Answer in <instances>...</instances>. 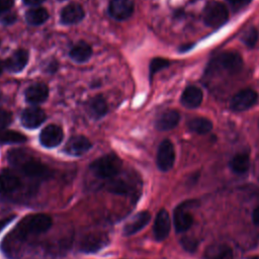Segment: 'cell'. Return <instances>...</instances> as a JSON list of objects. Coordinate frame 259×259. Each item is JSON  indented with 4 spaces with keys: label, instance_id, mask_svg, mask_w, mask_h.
Here are the masks:
<instances>
[{
    "label": "cell",
    "instance_id": "cell-1",
    "mask_svg": "<svg viewBox=\"0 0 259 259\" xmlns=\"http://www.w3.org/2000/svg\"><path fill=\"white\" fill-rule=\"evenodd\" d=\"M9 163L17 167L25 176L33 179H46L52 176L51 169L40 161L28 156L22 150L14 149L8 153Z\"/></svg>",
    "mask_w": 259,
    "mask_h": 259
},
{
    "label": "cell",
    "instance_id": "cell-2",
    "mask_svg": "<svg viewBox=\"0 0 259 259\" xmlns=\"http://www.w3.org/2000/svg\"><path fill=\"white\" fill-rule=\"evenodd\" d=\"M52 218L45 213H33L24 217L11 232L10 237L17 241H25L28 237L37 236L52 227Z\"/></svg>",
    "mask_w": 259,
    "mask_h": 259
},
{
    "label": "cell",
    "instance_id": "cell-3",
    "mask_svg": "<svg viewBox=\"0 0 259 259\" xmlns=\"http://www.w3.org/2000/svg\"><path fill=\"white\" fill-rule=\"evenodd\" d=\"M122 166L121 160L114 154L104 155L90 165V169L93 174L102 179H110L116 176Z\"/></svg>",
    "mask_w": 259,
    "mask_h": 259
},
{
    "label": "cell",
    "instance_id": "cell-4",
    "mask_svg": "<svg viewBox=\"0 0 259 259\" xmlns=\"http://www.w3.org/2000/svg\"><path fill=\"white\" fill-rule=\"evenodd\" d=\"M229 12L225 4L212 1L205 5L202 12V19L209 27H220L228 21Z\"/></svg>",
    "mask_w": 259,
    "mask_h": 259
},
{
    "label": "cell",
    "instance_id": "cell-5",
    "mask_svg": "<svg viewBox=\"0 0 259 259\" xmlns=\"http://www.w3.org/2000/svg\"><path fill=\"white\" fill-rule=\"evenodd\" d=\"M258 99V94L251 88H245L238 91L231 99L230 107L234 111H244L252 107Z\"/></svg>",
    "mask_w": 259,
    "mask_h": 259
},
{
    "label": "cell",
    "instance_id": "cell-6",
    "mask_svg": "<svg viewBox=\"0 0 259 259\" xmlns=\"http://www.w3.org/2000/svg\"><path fill=\"white\" fill-rule=\"evenodd\" d=\"M175 162V151L174 146L169 140H164L157 152V166L158 168L163 171H169Z\"/></svg>",
    "mask_w": 259,
    "mask_h": 259
},
{
    "label": "cell",
    "instance_id": "cell-7",
    "mask_svg": "<svg viewBox=\"0 0 259 259\" xmlns=\"http://www.w3.org/2000/svg\"><path fill=\"white\" fill-rule=\"evenodd\" d=\"M108 244V237L103 233H91L80 241V250L84 253H95Z\"/></svg>",
    "mask_w": 259,
    "mask_h": 259
},
{
    "label": "cell",
    "instance_id": "cell-8",
    "mask_svg": "<svg viewBox=\"0 0 259 259\" xmlns=\"http://www.w3.org/2000/svg\"><path fill=\"white\" fill-rule=\"evenodd\" d=\"M217 64L229 73L235 74L242 70L243 59L237 52H224L218 56Z\"/></svg>",
    "mask_w": 259,
    "mask_h": 259
},
{
    "label": "cell",
    "instance_id": "cell-9",
    "mask_svg": "<svg viewBox=\"0 0 259 259\" xmlns=\"http://www.w3.org/2000/svg\"><path fill=\"white\" fill-rule=\"evenodd\" d=\"M64 138V133L61 126L57 124L47 125L39 135L40 144L46 148H55L61 144Z\"/></svg>",
    "mask_w": 259,
    "mask_h": 259
},
{
    "label": "cell",
    "instance_id": "cell-10",
    "mask_svg": "<svg viewBox=\"0 0 259 259\" xmlns=\"http://www.w3.org/2000/svg\"><path fill=\"white\" fill-rule=\"evenodd\" d=\"M134 12V3L131 0H111L108 5L109 15L116 20H125Z\"/></svg>",
    "mask_w": 259,
    "mask_h": 259
},
{
    "label": "cell",
    "instance_id": "cell-11",
    "mask_svg": "<svg viewBox=\"0 0 259 259\" xmlns=\"http://www.w3.org/2000/svg\"><path fill=\"white\" fill-rule=\"evenodd\" d=\"M173 223L177 233H184L192 226L193 218L188 211L186 203H182L175 208L173 213Z\"/></svg>",
    "mask_w": 259,
    "mask_h": 259
},
{
    "label": "cell",
    "instance_id": "cell-12",
    "mask_svg": "<svg viewBox=\"0 0 259 259\" xmlns=\"http://www.w3.org/2000/svg\"><path fill=\"white\" fill-rule=\"evenodd\" d=\"M171 229V221L169 213L166 209H161L155 219L154 223V236L157 241H163L165 240L170 232Z\"/></svg>",
    "mask_w": 259,
    "mask_h": 259
},
{
    "label": "cell",
    "instance_id": "cell-13",
    "mask_svg": "<svg viewBox=\"0 0 259 259\" xmlns=\"http://www.w3.org/2000/svg\"><path fill=\"white\" fill-rule=\"evenodd\" d=\"M151 221V213L147 210L140 211L135 214L123 227L122 234L124 236H132L142 229H144Z\"/></svg>",
    "mask_w": 259,
    "mask_h": 259
},
{
    "label": "cell",
    "instance_id": "cell-14",
    "mask_svg": "<svg viewBox=\"0 0 259 259\" xmlns=\"http://www.w3.org/2000/svg\"><path fill=\"white\" fill-rule=\"evenodd\" d=\"M45 120L46 113L39 107H28L21 113V123L27 128L38 127Z\"/></svg>",
    "mask_w": 259,
    "mask_h": 259
},
{
    "label": "cell",
    "instance_id": "cell-15",
    "mask_svg": "<svg viewBox=\"0 0 259 259\" xmlns=\"http://www.w3.org/2000/svg\"><path fill=\"white\" fill-rule=\"evenodd\" d=\"M85 16V12L78 3H71L65 6L61 11V22L66 25L76 24L80 22Z\"/></svg>",
    "mask_w": 259,
    "mask_h": 259
},
{
    "label": "cell",
    "instance_id": "cell-16",
    "mask_svg": "<svg viewBox=\"0 0 259 259\" xmlns=\"http://www.w3.org/2000/svg\"><path fill=\"white\" fill-rule=\"evenodd\" d=\"M90 141L84 136L72 137L65 146V152L72 156H81L87 153L91 148Z\"/></svg>",
    "mask_w": 259,
    "mask_h": 259
},
{
    "label": "cell",
    "instance_id": "cell-17",
    "mask_svg": "<svg viewBox=\"0 0 259 259\" xmlns=\"http://www.w3.org/2000/svg\"><path fill=\"white\" fill-rule=\"evenodd\" d=\"M20 186L17 175L10 169H3L0 172V194L7 195Z\"/></svg>",
    "mask_w": 259,
    "mask_h": 259
},
{
    "label": "cell",
    "instance_id": "cell-18",
    "mask_svg": "<svg viewBox=\"0 0 259 259\" xmlns=\"http://www.w3.org/2000/svg\"><path fill=\"white\" fill-rule=\"evenodd\" d=\"M25 100L30 104H38L47 100L49 96V88L44 83H35L25 90Z\"/></svg>",
    "mask_w": 259,
    "mask_h": 259
},
{
    "label": "cell",
    "instance_id": "cell-19",
    "mask_svg": "<svg viewBox=\"0 0 259 259\" xmlns=\"http://www.w3.org/2000/svg\"><path fill=\"white\" fill-rule=\"evenodd\" d=\"M28 61V52L23 49L15 51L5 62V68L12 73H18L23 70Z\"/></svg>",
    "mask_w": 259,
    "mask_h": 259
},
{
    "label": "cell",
    "instance_id": "cell-20",
    "mask_svg": "<svg viewBox=\"0 0 259 259\" xmlns=\"http://www.w3.org/2000/svg\"><path fill=\"white\" fill-rule=\"evenodd\" d=\"M203 259H234L233 250L227 244H211L204 250Z\"/></svg>",
    "mask_w": 259,
    "mask_h": 259
},
{
    "label": "cell",
    "instance_id": "cell-21",
    "mask_svg": "<svg viewBox=\"0 0 259 259\" xmlns=\"http://www.w3.org/2000/svg\"><path fill=\"white\" fill-rule=\"evenodd\" d=\"M203 99L201 89L196 86H188L184 89L181 95V103L187 108H195L199 106Z\"/></svg>",
    "mask_w": 259,
    "mask_h": 259
},
{
    "label": "cell",
    "instance_id": "cell-22",
    "mask_svg": "<svg viewBox=\"0 0 259 259\" xmlns=\"http://www.w3.org/2000/svg\"><path fill=\"white\" fill-rule=\"evenodd\" d=\"M180 120V114L177 110L169 109L164 111L156 120V128L159 131H169L174 128Z\"/></svg>",
    "mask_w": 259,
    "mask_h": 259
},
{
    "label": "cell",
    "instance_id": "cell-23",
    "mask_svg": "<svg viewBox=\"0 0 259 259\" xmlns=\"http://www.w3.org/2000/svg\"><path fill=\"white\" fill-rule=\"evenodd\" d=\"M69 55L74 62L85 63L91 58L92 49L87 42L79 41L71 49Z\"/></svg>",
    "mask_w": 259,
    "mask_h": 259
},
{
    "label": "cell",
    "instance_id": "cell-24",
    "mask_svg": "<svg viewBox=\"0 0 259 259\" xmlns=\"http://www.w3.org/2000/svg\"><path fill=\"white\" fill-rule=\"evenodd\" d=\"M108 107L105 99L101 95L93 97L88 104V111L93 118H100L107 113Z\"/></svg>",
    "mask_w": 259,
    "mask_h": 259
},
{
    "label": "cell",
    "instance_id": "cell-25",
    "mask_svg": "<svg viewBox=\"0 0 259 259\" xmlns=\"http://www.w3.org/2000/svg\"><path fill=\"white\" fill-rule=\"evenodd\" d=\"M229 166L231 168V170L236 173V174H244L248 171L249 167H250V159L249 156L247 154L244 153H240L235 155L230 163Z\"/></svg>",
    "mask_w": 259,
    "mask_h": 259
},
{
    "label": "cell",
    "instance_id": "cell-26",
    "mask_svg": "<svg viewBox=\"0 0 259 259\" xmlns=\"http://www.w3.org/2000/svg\"><path fill=\"white\" fill-rule=\"evenodd\" d=\"M49 18V12L46 8L34 7L26 11L25 20L31 25H40Z\"/></svg>",
    "mask_w": 259,
    "mask_h": 259
},
{
    "label": "cell",
    "instance_id": "cell-27",
    "mask_svg": "<svg viewBox=\"0 0 259 259\" xmlns=\"http://www.w3.org/2000/svg\"><path fill=\"white\" fill-rule=\"evenodd\" d=\"M188 128L196 134L204 135L211 131L212 128V122L205 117H195L188 121L187 123Z\"/></svg>",
    "mask_w": 259,
    "mask_h": 259
},
{
    "label": "cell",
    "instance_id": "cell-28",
    "mask_svg": "<svg viewBox=\"0 0 259 259\" xmlns=\"http://www.w3.org/2000/svg\"><path fill=\"white\" fill-rule=\"evenodd\" d=\"M26 141L25 136L16 132L9 130H0V143L2 144H18L24 143Z\"/></svg>",
    "mask_w": 259,
    "mask_h": 259
},
{
    "label": "cell",
    "instance_id": "cell-29",
    "mask_svg": "<svg viewBox=\"0 0 259 259\" xmlns=\"http://www.w3.org/2000/svg\"><path fill=\"white\" fill-rule=\"evenodd\" d=\"M107 189L116 194H127L131 191V186L122 180H116L108 184Z\"/></svg>",
    "mask_w": 259,
    "mask_h": 259
},
{
    "label": "cell",
    "instance_id": "cell-30",
    "mask_svg": "<svg viewBox=\"0 0 259 259\" xmlns=\"http://www.w3.org/2000/svg\"><path fill=\"white\" fill-rule=\"evenodd\" d=\"M258 40V31L255 27L248 28L242 35V41L248 48H253Z\"/></svg>",
    "mask_w": 259,
    "mask_h": 259
},
{
    "label": "cell",
    "instance_id": "cell-31",
    "mask_svg": "<svg viewBox=\"0 0 259 259\" xmlns=\"http://www.w3.org/2000/svg\"><path fill=\"white\" fill-rule=\"evenodd\" d=\"M170 65V62L166 59L163 58H155L151 61L150 64V76H154V74H156L158 71L168 67Z\"/></svg>",
    "mask_w": 259,
    "mask_h": 259
},
{
    "label": "cell",
    "instance_id": "cell-32",
    "mask_svg": "<svg viewBox=\"0 0 259 259\" xmlns=\"http://www.w3.org/2000/svg\"><path fill=\"white\" fill-rule=\"evenodd\" d=\"M12 120V114L5 110V109H0V130L6 128L10 124Z\"/></svg>",
    "mask_w": 259,
    "mask_h": 259
},
{
    "label": "cell",
    "instance_id": "cell-33",
    "mask_svg": "<svg viewBox=\"0 0 259 259\" xmlns=\"http://www.w3.org/2000/svg\"><path fill=\"white\" fill-rule=\"evenodd\" d=\"M181 245L182 247L188 251V252H192L196 249L197 246V242L193 239V238H189V237H185L181 240Z\"/></svg>",
    "mask_w": 259,
    "mask_h": 259
},
{
    "label": "cell",
    "instance_id": "cell-34",
    "mask_svg": "<svg viewBox=\"0 0 259 259\" xmlns=\"http://www.w3.org/2000/svg\"><path fill=\"white\" fill-rule=\"evenodd\" d=\"M14 0H0V16L13 6Z\"/></svg>",
    "mask_w": 259,
    "mask_h": 259
},
{
    "label": "cell",
    "instance_id": "cell-35",
    "mask_svg": "<svg viewBox=\"0 0 259 259\" xmlns=\"http://www.w3.org/2000/svg\"><path fill=\"white\" fill-rule=\"evenodd\" d=\"M13 215H10V217H8V218H4V219H2V220H0V233L2 232V230L7 226V225H9L10 223H11V221L13 220Z\"/></svg>",
    "mask_w": 259,
    "mask_h": 259
},
{
    "label": "cell",
    "instance_id": "cell-36",
    "mask_svg": "<svg viewBox=\"0 0 259 259\" xmlns=\"http://www.w3.org/2000/svg\"><path fill=\"white\" fill-rule=\"evenodd\" d=\"M252 220H253V223L259 227V206H257L253 212H252Z\"/></svg>",
    "mask_w": 259,
    "mask_h": 259
},
{
    "label": "cell",
    "instance_id": "cell-37",
    "mask_svg": "<svg viewBox=\"0 0 259 259\" xmlns=\"http://www.w3.org/2000/svg\"><path fill=\"white\" fill-rule=\"evenodd\" d=\"M45 0H23V2L27 5H31V6H36L40 3H42Z\"/></svg>",
    "mask_w": 259,
    "mask_h": 259
},
{
    "label": "cell",
    "instance_id": "cell-38",
    "mask_svg": "<svg viewBox=\"0 0 259 259\" xmlns=\"http://www.w3.org/2000/svg\"><path fill=\"white\" fill-rule=\"evenodd\" d=\"M57 68H58V64H57V62L53 61V62H51L50 66L48 67V70H49V72H50V73H54V72L57 70Z\"/></svg>",
    "mask_w": 259,
    "mask_h": 259
},
{
    "label": "cell",
    "instance_id": "cell-39",
    "mask_svg": "<svg viewBox=\"0 0 259 259\" xmlns=\"http://www.w3.org/2000/svg\"><path fill=\"white\" fill-rule=\"evenodd\" d=\"M229 2H231V3H233V4H236V3H240V2H242L243 0H228Z\"/></svg>",
    "mask_w": 259,
    "mask_h": 259
},
{
    "label": "cell",
    "instance_id": "cell-40",
    "mask_svg": "<svg viewBox=\"0 0 259 259\" xmlns=\"http://www.w3.org/2000/svg\"><path fill=\"white\" fill-rule=\"evenodd\" d=\"M3 69H4V65H3L2 61H0V75H1V73L3 72Z\"/></svg>",
    "mask_w": 259,
    "mask_h": 259
}]
</instances>
